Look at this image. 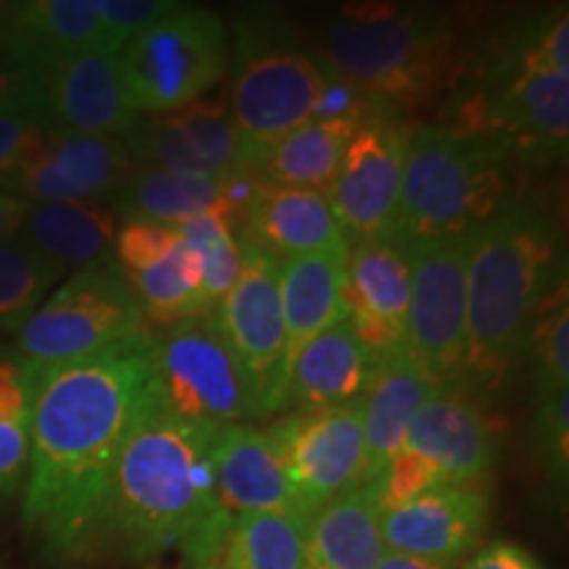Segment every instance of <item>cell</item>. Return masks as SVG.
Returning a JSON list of instances; mask_svg holds the SVG:
<instances>
[{"label": "cell", "mask_w": 569, "mask_h": 569, "mask_svg": "<svg viewBox=\"0 0 569 569\" xmlns=\"http://www.w3.org/2000/svg\"><path fill=\"white\" fill-rule=\"evenodd\" d=\"M375 569H451V565H443V561L407 557V553L388 551L386 557L380 559V565H377Z\"/></svg>", "instance_id": "obj_44"}, {"label": "cell", "mask_w": 569, "mask_h": 569, "mask_svg": "<svg viewBox=\"0 0 569 569\" xmlns=\"http://www.w3.org/2000/svg\"><path fill=\"white\" fill-rule=\"evenodd\" d=\"M488 517L490 498L482 482H446L386 511L380 528L388 551L451 565L478 543Z\"/></svg>", "instance_id": "obj_17"}, {"label": "cell", "mask_w": 569, "mask_h": 569, "mask_svg": "<svg viewBox=\"0 0 569 569\" xmlns=\"http://www.w3.org/2000/svg\"><path fill=\"white\" fill-rule=\"evenodd\" d=\"M61 274L59 264L21 238L0 248V330H21Z\"/></svg>", "instance_id": "obj_35"}, {"label": "cell", "mask_w": 569, "mask_h": 569, "mask_svg": "<svg viewBox=\"0 0 569 569\" xmlns=\"http://www.w3.org/2000/svg\"><path fill=\"white\" fill-rule=\"evenodd\" d=\"M119 219L111 203H30L19 238L63 272H80L113 259Z\"/></svg>", "instance_id": "obj_26"}, {"label": "cell", "mask_w": 569, "mask_h": 569, "mask_svg": "<svg viewBox=\"0 0 569 569\" xmlns=\"http://www.w3.org/2000/svg\"><path fill=\"white\" fill-rule=\"evenodd\" d=\"M151 393L169 415L224 427L259 419L253 388L213 311L151 330Z\"/></svg>", "instance_id": "obj_9"}, {"label": "cell", "mask_w": 569, "mask_h": 569, "mask_svg": "<svg viewBox=\"0 0 569 569\" xmlns=\"http://www.w3.org/2000/svg\"><path fill=\"white\" fill-rule=\"evenodd\" d=\"M213 486L227 517L280 511L309 522L298 501L274 432L251 425H224L211 448Z\"/></svg>", "instance_id": "obj_18"}, {"label": "cell", "mask_w": 569, "mask_h": 569, "mask_svg": "<svg viewBox=\"0 0 569 569\" xmlns=\"http://www.w3.org/2000/svg\"><path fill=\"white\" fill-rule=\"evenodd\" d=\"M32 377L19 356L0 353V507L21 496L30 467Z\"/></svg>", "instance_id": "obj_33"}, {"label": "cell", "mask_w": 569, "mask_h": 569, "mask_svg": "<svg viewBox=\"0 0 569 569\" xmlns=\"http://www.w3.org/2000/svg\"><path fill=\"white\" fill-rule=\"evenodd\" d=\"M319 59L361 96L401 111L453 84L461 48L453 24L436 9L351 3L327 24Z\"/></svg>", "instance_id": "obj_4"}, {"label": "cell", "mask_w": 569, "mask_h": 569, "mask_svg": "<svg viewBox=\"0 0 569 569\" xmlns=\"http://www.w3.org/2000/svg\"><path fill=\"white\" fill-rule=\"evenodd\" d=\"M438 486H446L443 475H440L425 457L409 451V448H401V451L388 461V467L369 482V490H372V498L377 509H380V515H386V511L403 507V503L415 501V498L425 496L427 490Z\"/></svg>", "instance_id": "obj_37"}, {"label": "cell", "mask_w": 569, "mask_h": 569, "mask_svg": "<svg viewBox=\"0 0 569 569\" xmlns=\"http://www.w3.org/2000/svg\"><path fill=\"white\" fill-rule=\"evenodd\" d=\"M138 167L119 138L77 134L51 127L40 148L0 190L30 203H109Z\"/></svg>", "instance_id": "obj_15"}, {"label": "cell", "mask_w": 569, "mask_h": 569, "mask_svg": "<svg viewBox=\"0 0 569 569\" xmlns=\"http://www.w3.org/2000/svg\"><path fill=\"white\" fill-rule=\"evenodd\" d=\"M167 117L213 180L253 172V156L234 130L230 109L222 98H198L182 109L169 111Z\"/></svg>", "instance_id": "obj_32"}, {"label": "cell", "mask_w": 569, "mask_h": 569, "mask_svg": "<svg viewBox=\"0 0 569 569\" xmlns=\"http://www.w3.org/2000/svg\"><path fill=\"white\" fill-rule=\"evenodd\" d=\"M243 246V269L232 290L213 306L227 343L253 388L256 411L261 417L284 411L288 372H284V319L280 303V261L259 246Z\"/></svg>", "instance_id": "obj_13"}, {"label": "cell", "mask_w": 569, "mask_h": 569, "mask_svg": "<svg viewBox=\"0 0 569 569\" xmlns=\"http://www.w3.org/2000/svg\"><path fill=\"white\" fill-rule=\"evenodd\" d=\"M346 311L356 340L377 361L407 351L409 264L388 238L348 243Z\"/></svg>", "instance_id": "obj_16"}, {"label": "cell", "mask_w": 569, "mask_h": 569, "mask_svg": "<svg viewBox=\"0 0 569 569\" xmlns=\"http://www.w3.org/2000/svg\"><path fill=\"white\" fill-rule=\"evenodd\" d=\"M269 430L280 443L290 482L306 517L367 486L361 401L311 415H288Z\"/></svg>", "instance_id": "obj_14"}, {"label": "cell", "mask_w": 569, "mask_h": 569, "mask_svg": "<svg viewBox=\"0 0 569 569\" xmlns=\"http://www.w3.org/2000/svg\"><path fill=\"white\" fill-rule=\"evenodd\" d=\"M525 353L532 361L538 401L569 390V298L567 280L546 296L532 319Z\"/></svg>", "instance_id": "obj_36"}, {"label": "cell", "mask_w": 569, "mask_h": 569, "mask_svg": "<svg viewBox=\"0 0 569 569\" xmlns=\"http://www.w3.org/2000/svg\"><path fill=\"white\" fill-rule=\"evenodd\" d=\"M196 569H306V519L280 511L227 517Z\"/></svg>", "instance_id": "obj_29"}, {"label": "cell", "mask_w": 569, "mask_h": 569, "mask_svg": "<svg viewBox=\"0 0 569 569\" xmlns=\"http://www.w3.org/2000/svg\"><path fill=\"white\" fill-rule=\"evenodd\" d=\"M182 243L193 251L201 269V290L209 311L230 293L243 269L238 222L222 213H206L177 227Z\"/></svg>", "instance_id": "obj_34"}, {"label": "cell", "mask_w": 569, "mask_h": 569, "mask_svg": "<svg viewBox=\"0 0 569 569\" xmlns=\"http://www.w3.org/2000/svg\"><path fill=\"white\" fill-rule=\"evenodd\" d=\"M9 6H11V3H0V21H3L6 13H9Z\"/></svg>", "instance_id": "obj_45"}, {"label": "cell", "mask_w": 569, "mask_h": 569, "mask_svg": "<svg viewBox=\"0 0 569 569\" xmlns=\"http://www.w3.org/2000/svg\"><path fill=\"white\" fill-rule=\"evenodd\" d=\"M403 448L430 461L446 482H482L496 467L498 432L465 388L446 386L417 411Z\"/></svg>", "instance_id": "obj_20"}, {"label": "cell", "mask_w": 569, "mask_h": 569, "mask_svg": "<svg viewBox=\"0 0 569 569\" xmlns=\"http://www.w3.org/2000/svg\"><path fill=\"white\" fill-rule=\"evenodd\" d=\"M119 77L138 117H161L206 98L230 69V32L219 13L182 6L119 51Z\"/></svg>", "instance_id": "obj_8"}, {"label": "cell", "mask_w": 569, "mask_h": 569, "mask_svg": "<svg viewBox=\"0 0 569 569\" xmlns=\"http://www.w3.org/2000/svg\"><path fill=\"white\" fill-rule=\"evenodd\" d=\"M369 486L325 503L306 522V569H375L386 540Z\"/></svg>", "instance_id": "obj_27"}, {"label": "cell", "mask_w": 569, "mask_h": 569, "mask_svg": "<svg viewBox=\"0 0 569 569\" xmlns=\"http://www.w3.org/2000/svg\"><path fill=\"white\" fill-rule=\"evenodd\" d=\"M113 209L122 219H146L167 227H180L206 213H222L240 227V213L227 193V180L148 167H134L130 180L113 198Z\"/></svg>", "instance_id": "obj_28"}, {"label": "cell", "mask_w": 569, "mask_h": 569, "mask_svg": "<svg viewBox=\"0 0 569 569\" xmlns=\"http://www.w3.org/2000/svg\"><path fill=\"white\" fill-rule=\"evenodd\" d=\"M240 238L259 246L272 259H298L348 243L325 193L284 188L259 177L251 201L240 217Z\"/></svg>", "instance_id": "obj_22"}, {"label": "cell", "mask_w": 569, "mask_h": 569, "mask_svg": "<svg viewBox=\"0 0 569 569\" xmlns=\"http://www.w3.org/2000/svg\"><path fill=\"white\" fill-rule=\"evenodd\" d=\"M348 243L298 256L280 264V303L284 319V372L319 332L343 322Z\"/></svg>", "instance_id": "obj_24"}, {"label": "cell", "mask_w": 569, "mask_h": 569, "mask_svg": "<svg viewBox=\"0 0 569 569\" xmlns=\"http://www.w3.org/2000/svg\"><path fill=\"white\" fill-rule=\"evenodd\" d=\"M465 569H546L525 546L511 540H493L486 549L475 553Z\"/></svg>", "instance_id": "obj_42"}, {"label": "cell", "mask_w": 569, "mask_h": 569, "mask_svg": "<svg viewBox=\"0 0 569 569\" xmlns=\"http://www.w3.org/2000/svg\"><path fill=\"white\" fill-rule=\"evenodd\" d=\"M51 127L48 113L38 109L0 113V182L38 151Z\"/></svg>", "instance_id": "obj_39"}, {"label": "cell", "mask_w": 569, "mask_h": 569, "mask_svg": "<svg viewBox=\"0 0 569 569\" xmlns=\"http://www.w3.org/2000/svg\"><path fill=\"white\" fill-rule=\"evenodd\" d=\"M467 234L403 243L407 351L440 388L459 386L467 348Z\"/></svg>", "instance_id": "obj_11"}, {"label": "cell", "mask_w": 569, "mask_h": 569, "mask_svg": "<svg viewBox=\"0 0 569 569\" xmlns=\"http://www.w3.org/2000/svg\"><path fill=\"white\" fill-rule=\"evenodd\" d=\"M219 427L163 411L151 393L119 453L96 551L151 561L180 551L196 569L227 522L213 486L211 448Z\"/></svg>", "instance_id": "obj_2"}, {"label": "cell", "mask_w": 569, "mask_h": 569, "mask_svg": "<svg viewBox=\"0 0 569 569\" xmlns=\"http://www.w3.org/2000/svg\"><path fill=\"white\" fill-rule=\"evenodd\" d=\"M511 153L488 134L453 124L411 130L393 243L467 234L511 198Z\"/></svg>", "instance_id": "obj_5"}, {"label": "cell", "mask_w": 569, "mask_h": 569, "mask_svg": "<svg viewBox=\"0 0 569 569\" xmlns=\"http://www.w3.org/2000/svg\"><path fill=\"white\" fill-rule=\"evenodd\" d=\"M122 274L130 282L132 293L138 296V303L151 330L172 327L209 311L201 290L198 259L182 243V238L167 256Z\"/></svg>", "instance_id": "obj_31"}, {"label": "cell", "mask_w": 569, "mask_h": 569, "mask_svg": "<svg viewBox=\"0 0 569 569\" xmlns=\"http://www.w3.org/2000/svg\"><path fill=\"white\" fill-rule=\"evenodd\" d=\"M117 56L90 51L42 71V103L53 127L119 140L134 130L140 117L124 96Z\"/></svg>", "instance_id": "obj_19"}, {"label": "cell", "mask_w": 569, "mask_h": 569, "mask_svg": "<svg viewBox=\"0 0 569 569\" xmlns=\"http://www.w3.org/2000/svg\"><path fill=\"white\" fill-rule=\"evenodd\" d=\"M24 109L46 111L40 74H32V71L21 69L0 56V113Z\"/></svg>", "instance_id": "obj_41"}, {"label": "cell", "mask_w": 569, "mask_h": 569, "mask_svg": "<svg viewBox=\"0 0 569 569\" xmlns=\"http://www.w3.org/2000/svg\"><path fill=\"white\" fill-rule=\"evenodd\" d=\"M27 213H30V201L9 193V190H0V248L19 238Z\"/></svg>", "instance_id": "obj_43"}, {"label": "cell", "mask_w": 569, "mask_h": 569, "mask_svg": "<svg viewBox=\"0 0 569 569\" xmlns=\"http://www.w3.org/2000/svg\"><path fill=\"white\" fill-rule=\"evenodd\" d=\"M151 327L130 282L111 261L80 269L48 293L19 330V359L27 367H53L106 351Z\"/></svg>", "instance_id": "obj_10"}, {"label": "cell", "mask_w": 569, "mask_h": 569, "mask_svg": "<svg viewBox=\"0 0 569 569\" xmlns=\"http://www.w3.org/2000/svg\"><path fill=\"white\" fill-rule=\"evenodd\" d=\"M532 440L546 472L557 482H565L569 469V390L538 401Z\"/></svg>", "instance_id": "obj_38"}, {"label": "cell", "mask_w": 569, "mask_h": 569, "mask_svg": "<svg viewBox=\"0 0 569 569\" xmlns=\"http://www.w3.org/2000/svg\"><path fill=\"white\" fill-rule=\"evenodd\" d=\"M377 359L365 351L348 319L301 348L288 377L284 409L311 415L361 401L372 382Z\"/></svg>", "instance_id": "obj_23"}, {"label": "cell", "mask_w": 569, "mask_h": 569, "mask_svg": "<svg viewBox=\"0 0 569 569\" xmlns=\"http://www.w3.org/2000/svg\"><path fill=\"white\" fill-rule=\"evenodd\" d=\"M151 332L53 367H30V467L21 488L24 536L51 561L98 549L127 432L148 398Z\"/></svg>", "instance_id": "obj_1"}, {"label": "cell", "mask_w": 569, "mask_h": 569, "mask_svg": "<svg viewBox=\"0 0 569 569\" xmlns=\"http://www.w3.org/2000/svg\"><path fill=\"white\" fill-rule=\"evenodd\" d=\"M177 9H180L177 0H98L106 38L117 51H122L124 42L134 34L148 30Z\"/></svg>", "instance_id": "obj_40"}, {"label": "cell", "mask_w": 569, "mask_h": 569, "mask_svg": "<svg viewBox=\"0 0 569 569\" xmlns=\"http://www.w3.org/2000/svg\"><path fill=\"white\" fill-rule=\"evenodd\" d=\"M359 122L356 119H309L256 159V174L284 188L327 193Z\"/></svg>", "instance_id": "obj_30"}, {"label": "cell", "mask_w": 569, "mask_h": 569, "mask_svg": "<svg viewBox=\"0 0 569 569\" xmlns=\"http://www.w3.org/2000/svg\"><path fill=\"white\" fill-rule=\"evenodd\" d=\"M411 130L403 113L388 103H375L353 130L325 193L348 243L390 238Z\"/></svg>", "instance_id": "obj_12"}, {"label": "cell", "mask_w": 569, "mask_h": 569, "mask_svg": "<svg viewBox=\"0 0 569 569\" xmlns=\"http://www.w3.org/2000/svg\"><path fill=\"white\" fill-rule=\"evenodd\" d=\"M488 134L515 161L551 167L567 159L569 74L546 67L536 53V24L490 56L478 82L457 101V117L446 122Z\"/></svg>", "instance_id": "obj_7"}, {"label": "cell", "mask_w": 569, "mask_h": 569, "mask_svg": "<svg viewBox=\"0 0 569 569\" xmlns=\"http://www.w3.org/2000/svg\"><path fill=\"white\" fill-rule=\"evenodd\" d=\"M232 98L234 130L256 159L315 117L327 84V67L306 48L288 21L272 11L234 19Z\"/></svg>", "instance_id": "obj_6"}, {"label": "cell", "mask_w": 569, "mask_h": 569, "mask_svg": "<svg viewBox=\"0 0 569 569\" xmlns=\"http://www.w3.org/2000/svg\"><path fill=\"white\" fill-rule=\"evenodd\" d=\"M467 348L461 388H498L525 356L538 306L567 280L557 219L536 198L511 196L467 232Z\"/></svg>", "instance_id": "obj_3"}, {"label": "cell", "mask_w": 569, "mask_h": 569, "mask_svg": "<svg viewBox=\"0 0 569 569\" xmlns=\"http://www.w3.org/2000/svg\"><path fill=\"white\" fill-rule=\"evenodd\" d=\"M440 386L411 359L409 351L377 361L361 398V430L367 448V486L407 443L417 411Z\"/></svg>", "instance_id": "obj_25"}, {"label": "cell", "mask_w": 569, "mask_h": 569, "mask_svg": "<svg viewBox=\"0 0 569 569\" xmlns=\"http://www.w3.org/2000/svg\"><path fill=\"white\" fill-rule=\"evenodd\" d=\"M90 51H113L98 0H24L0 21V56L42 74L56 63Z\"/></svg>", "instance_id": "obj_21"}]
</instances>
